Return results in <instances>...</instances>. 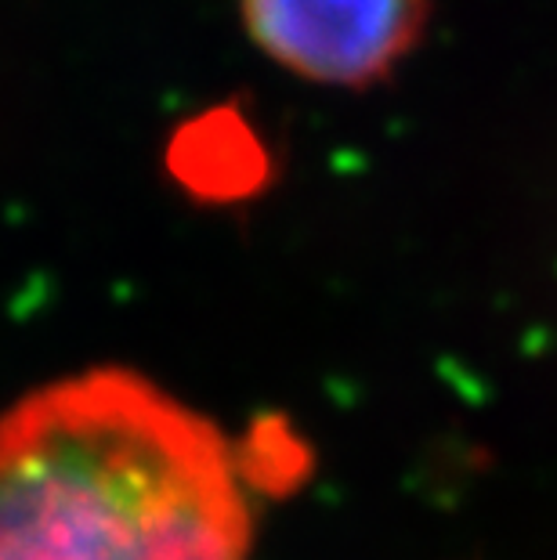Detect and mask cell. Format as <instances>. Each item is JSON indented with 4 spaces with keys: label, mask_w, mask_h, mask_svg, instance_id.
<instances>
[{
    "label": "cell",
    "mask_w": 557,
    "mask_h": 560,
    "mask_svg": "<svg viewBox=\"0 0 557 560\" xmlns=\"http://www.w3.org/2000/svg\"><path fill=\"white\" fill-rule=\"evenodd\" d=\"M243 463L214 420L135 369L0 412V560H251Z\"/></svg>",
    "instance_id": "cell-1"
},
{
    "label": "cell",
    "mask_w": 557,
    "mask_h": 560,
    "mask_svg": "<svg viewBox=\"0 0 557 560\" xmlns=\"http://www.w3.org/2000/svg\"><path fill=\"white\" fill-rule=\"evenodd\" d=\"M235 8L260 55L344 91L384 83L431 22V0H235Z\"/></svg>",
    "instance_id": "cell-2"
},
{
    "label": "cell",
    "mask_w": 557,
    "mask_h": 560,
    "mask_svg": "<svg viewBox=\"0 0 557 560\" xmlns=\"http://www.w3.org/2000/svg\"><path fill=\"white\" fill-rule=\"evenodd\" d=\"M171 166L193 192L235 196L265 177V145L235 109H210L177 130Z\"/></svg>",
    "instance_id": "cell-3"
}]
</instances>
